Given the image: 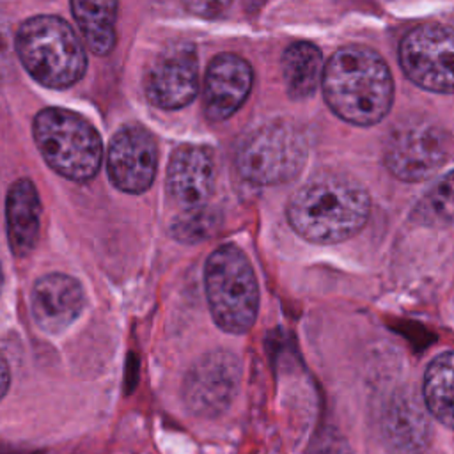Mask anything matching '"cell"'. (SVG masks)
Segmentation results:
<instances>
[{"mask_svg":"<svg viewBox=\"0 0 454 454\" xmlns=\"http://www.w3.org/2000/svg\"><path fill=\"white\" fill-rule=\"evenodd\" d=\"M371 199L353 177L321 172L289 200L291 227L307 241L332 245L355 236L367 222Z\"/></svg>","mask_w":454,"mask_h":454,"instance_id":"1","label":"cell"},{"mask_svg":"<svg viewBox=\"0 0 454 454\" xmlns=\"http://www.w3.org/2000/svg\"><path fill=\"white\" fill-rule=\"evenodd\" d=\"M325 101L335 115L356 126H372L390 110L394 80L387 62L364 46H344L323 66Z\"/></svg>","mask_w":454,"mask_h":454,"instance_id":"2","label":"cell"},{"mask_svg":"<svg viewBox=\"0 0 454 454\" xmlns=\"http://www.w3.org/2000/svg\"><path fill=\"white\" fill-rule=\"evenodd\" d=\"M27 73L44 87L67 89L87 69V57L80 37L59 16L41 14L21 23L14 41Z\"/></svg>","mask_w":454,"mask_h":454,"instance_id":"3","label":"cell"},{"mask_svg":"<svg viewBox=\"0 0 454 454\" xmlns=\"http://www.w3.org/2000/svg\"><path fill=\"white\" fill-rule=\"evenodd\" d=\"M204 289L216 326L247 333L259 310V286L248 257L234 245L218 247L204 266Z\"/></svg>","mask_w":454,"mask_h":454,"instance_id":"4","label":"cell"},{"mask_svg":"<svg viewBox=\"0 0 454 454\" xmlns=\"http://www.w3.org/2000/svg\"><path fill=\"white\" fill-rule=\"evenodd\" d=\"M34 140L44 161L66 179L85 183L99 170L101 138L76 112L57 106L41 110L34 119Z\"/></svg>","mask_w":454,"mask_h":454,"instance_id":"5","label":"cell"},{"mask_svg":"<svg viewBox=\"0 0 454 454\" xmlns=\"http://www.w3.org/2000/svg\"><path fill=\"white\" fill-rule=\"evenodd\" d=\"M307 160L305 137L289 122L273 121L254 129L236 153L241 177L257 186L293 181Z\"/></svg>","mask_w":454,"mask_h":454,"instance_id":"6","label":"cell"},{"mask_svg":"<svg viewBox=\"0 0 454 454\" xmlns=\"http://www.w3.org/2000/svg\"><path fill=\"white\" fill-rule=\"evenodd\" d=\"M450 154L449 131L426 119L404 121L385 142L383 161L403 181H424L436 174Z\"/></svg>","mask_w":454,"mask_h":454,"instance_id":"7","label":"cell"},{"mask_svg":"<svg viewBox=\"0 0 454 454\" xmlns=\"http://www.w3.org/2000/svg\"><path fill=\"white\" fill-rule=\"evenodd\" d=\"M241 385V362L227 349L202 355L183 380V401L200 419L223 415L234 403Z\"/></svg>","mask_w":454,"mask_h":454,"instance_id":"8","label":"cell"},{"mask_svg":"<svg viewBox=\"0 0 454 454\" xmlns=\"http://www.w3.org/2000/svg\"><path fill=\"white\" fill-rule=\"evenodd\" d=\"M452 28L424 23L408 32L399 46V64L419 87L449 94L452 90Z\"/></svg>","mask_w":454,"mask_h":454,"instance_id":"9","label":"cell"},{"mask_svg":"<svg viewBox=\"0 0 454 454\" xmlns=\"http://www.w3.org/2000/svg\"><path fill=\"white\" fill-rule=\"evenodd\" d=\"M158 149L153 135L135 124L122 126L110 140L106 168L110 181L126 193L145 192L156 176Z\"/></svg>","mask_w":454,"mask_h":454,"instance_id":"10","label":"cell"},{"mask_svg":"<svg viewBox=\"0 0 454 454\" xmlns=\"http://www.w3.org/2000/svg\"><path fill=\"white\" fill-rule=\"evenodd\" d=\"M199 92V59L188 43L167 48L151 67L145 80L149 101L165 110H177L195 99Z\"/></svg>","mask_w":454,"mask_h":454,"instance_id":"11","label":"cell"},{"mask_svg":"<svg viewBox=\"0 0 454 454\" xmlns=\"http://www.w3.org/2000/svg\"><path fill=\"white\" fill-rule=\"evenodd\" d=\"M381 431L392 454H424L429 447L431 419L413 387L399 388L390 395L383 411Z\"/></svg>","mask_w":454,"mask_h":454,"instance_id":"12","label":"cell"},{"mask_svg":"<svg viewBox=\"0 0 454 454\" xmlns=\"http://www.w3.org/2000/svg\"><path fill=\"white\" fill-rule=\"evenodd\" d=\"M254 71L234 53L216 55L204 80V112L209 121H225L234 115L252 90Z\"/></svg>","mask_w":454,"mask_h":454,"instance_id":"13","label":"cell"},{"mask_svg":"<svg viewBox=\"0 0 454 454\" xmlns=\"http://www.w3.org/2000/svg\"><path fill=\"white\" fill-rule=\"evenodd\" d=\"M85 307L82 284L66 273H48L32 289V314L46 333H60L71 326Z\"/></svg>","mask_w":454,"mask_h":454,"instance_id":"14","label":"cell"},{"mask_svg":"<svg viewBox=\"0 0 454 454\" xmlns=\"http://www.w3.org/2000/svg\"><path fill=\"white\" fill-rule=\"evenodd\" d=\"M215 183V160L206 145L183 144L168 161L167 188L170 197L184 209L204 206Z\"/></svg>","mask_w":454,"mask_h":454,"instance_id":"15","label":"cell"},{"mask_svg":"<svg viewBox=\"0 0 454 454\" xmlns=\"http://www.w3.org/2000/svg\"><path fill=\"white\" fill-rule=\"evenodd\" d=\"M7 236L14 255H28L39 238L41 200L37 188L27 177L14 181L5 200Z\"/></svg>","mask_w":454,"mask_h":454,"instance_id":"16","label":"cell"},{"mask_svg":"<svg viewBox=\"0 0 454 454\" xmlns=\"http://www.w3.org/2000/svg\"><path fill=\"white\" fill-rule=\"evenodd\" d=\"M71 12L87 48L106 55L115 44L117 0H71Z\"/></svg>","mask_w":454,"mask_h":454,"instance_id":"17","label":"cell"},{"mask_svg":"<svg viewBox=\"0 0 454 454\" xmlns=\"http://www.w3.org/2000/svg\"><path fill=\"white\" fill-rule=\"evenodd\" d=\"M282 74L287 94L305 99L314 94L323 74V55L312 43H293L282 55Z\"/></svg>","mask_w":454,"mask_h":454,"instance_id":"18","label":"cell"},{"mask_svg":"<svg viewBox=\"0 0 454 454\" xmlns=\"http://www.w3.org/2000/svg\"><path fill=\"white\" fill-rule=\"evenodd\" d=\"M452 351H442L426 367L422 383V401L431 417L442 426L452 427Z\"/></svg>","mask_w":454,"mask_h":454,"instance_id":"19","label":"cell"},{"mask_svg":"<svg viewBox=\"0 0 454 454\" xmlns=\"http://www.w3.org/2000/svg\"><path fill=\"white\" fill-rule=\"evenodd\" d=\"M417 215L426 223L449 225L452 222V174L447 172L420 200Z\"/></svg>","mask_w":454,"mask_h":454,"instance_id":"20","label":"cell"},{"mask_svg":"<svg viewBox=\"0 0 454 454\" xmlns=\"http://www.w3.org/2000/svg\"><path fill=\"white\" fill-rule=\"evenodd\" d=\"M218 223L215 213L204 206L184 209L183 215L176 218L170 231L172 236L183 243H199L211 236Z\"/></svg>","mask_w":454,"mask_h":454,"instance_id":"21","label":"cell"},{"mask_svg":"<svg viewBox=\"0 0 454 454\" xmlns=\"http://www.w3.org/2000/svg\"><path fill=\"white\" fill-rule=\"evenodd\" d=\"M232 0H183L184 7L200 18H216L223 14Z\"/></svg>","mask_w":454,"mask_h":454,"instance_id":"22","label":"cell"},{"mask_svg":"<svg viewBox=\"0 0 454 454\" xmlns=\"http://www.w3.org/2000/svg\"><path fill=\"white\" fill-rule=\"evenodd\" d=\"M9 381H11L9 365H7V360L0 355V401L4 399V395L9 390Z\"/></svg>","mask_w":454,"mask_h":454,"instance_id":"23","label":"cell"},{"mask_svg":"<svg viewBox=\"0 0 454 454\" xmlns=\"http://www.w3.org/2000/svg\"><path fill=\"white\" fill-rule=\"evenodd\" d=\"M262 4H264V0H245V5H247V9H248L250 12L257 11Z\"/></svg>","mask_w":454,"mask_h":454,"instance_id":"24","label":"cell"},{"mask_svg":"<svg viewBox=\"0 0 454 454\" xmlns=\"http://www.w3.org/2000/svg\"><path fill=\"white\" fill-rule=\"evenodd\" d=\"M2 284H4V273H2V266H0V291H2Z\"/></svg>","mask_w":454,"mask_h":454,"instance_id":"25","label":"cell"}]
</instances>
